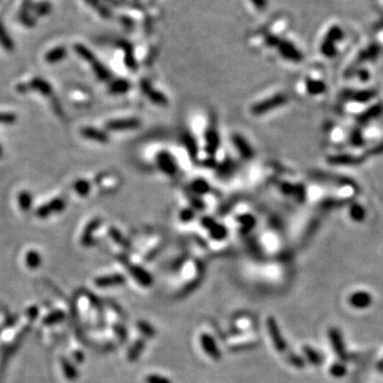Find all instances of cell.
Here are the masks:
<instances>
[{
	"instance_id": "cell-1",
	"label": "cell",
	"mask_w": 383,
	"mask_h": 383,
	"mask_svg": "<svg viewBox=\"0 0 383 383\" xmlns=\"http://www.w3.org/2000/svg\"><path fill=\"white\" fill-rule=\"evenodd\" d=\"M267 329L268 333L271 338V342L274 344L275 348L279 352H284L287 349V345L285 339L283 338L282 334H281L280 329L278 327V323L274 317H268L267 319Z\"/></svg>"
},
{
	"instance_id": "cell-2",
	"label": "cell",
	"mask_w": 383,
	"mask_h": 383,
	"mask_svg": "<svg viewBox=\"0 0 383 383\" xmlns=\"http://www.w3.org/2000/svg\"><path fill=\"white\" fill-rule=\"evenodd\" d=\"M277 48L279 50V54L281 55V57L287 60V61L297 63V62H300L302 60L301 53L296 48L294 44H292L291 42L281 40Z\"/></svg>"
},
{
	"instance_id": "cell-3",
	"label": "cell",
	"mask_w": 383,
	"mask_h": 383,
	"mask_svg": "<svg viewBox=\"0 0 383 383\" xmlns=\"http://www.w3.org/2000/svg\"><path fill=\"white\" fill-rule=\"evenodd\" d=\"M200 344L203 348V350L206 351V353L211 357V359L219 361L221 359V353L218 349V346L216 342L214 340L211 335L203 333L200 336Z\"/></svg>"
},
{
	"instance_id": "cell-4",
	"label": "cell",
	"mask_w": 383,
	"mask_h": 383,
	"mask_svg": "<svg viewBox=\"0 0 383 383\" xmlns=\"http://www.w3.org/2000/svg\"><path fill=\"white\" fill-rule=\"evenodd\" d=\"M329 338L332 347H333L335 353L340 360H346L347 354L345 350V345L343 342V337L340 332L336 328H331L329 330Z\"/></svg>"
},
{
	"instance_id": "cell-5",
	"label": "cell",
	"mask_w": 383,
	"mask_h": 383,
	"mask_svg": "<svg viewBox=\"0 0 383 383\" xmlns=\"http://www.w3.org/2000/svg\"><path fill=\"white\" fill-rule=\"evenodd\" d=\"M30 90L39 91L42 94H44V95H50V94L53 93V89H51L50 84L48 82H46L45 80L41 79V78L33 79L30 83L22 84V85H20L19 88H17V91L21 92V93H25L27 91H30Z\"/></svg>"
},
{
	"instance_id": "cell-6",
	"label": "cell",
	"mask_w": 383,
	"mask_h": 383,
	"mask_svg": "<svg viewBox=\"0 0 383 383\" xmlns=\"http://www.w3.org/2000/svg\"><path fill=\"white\" fill-rule=\"evenodd\" d=\"M64 208H65L64 200L61 198H56L53 201L45 204V206H42L37 211V215L41 218H46L51 214H55V213L63 211Z\"/></svg>"
},
{
	"instance_id": "cell-7",
	"label": "cell",
	"mask_w": 383,
	"mask_h": 383,
	"mask_svg": "<svg viewBox=\"0 0 383 383\" xmlns=\"http://www.w3.org/2000/svg\"><path fill=\"white\" fill-rule=\"evenodd\" d=\"M140 126V122L135 118L121 119V121H112L107 124V128L111 131H125L136 129Z\"/></svg>"
},
{
	"instance_id": "cell-8",
	"label": "cell",
	"mask_w": 383,
	"mask_h": 383,
	"mask_svg": "<svg viewBox=\"0 0 383 383\" xmlns=\"http://www.w3.org/2000/svg\"><path fill=\"white\" fill-rule=\"evenodd\" d=\"M372 301V298L369 293L367 292H355L353 293L350 298H349V302L356 309H366L368 308Z\"/></svg>"
},
{
	"instance_id": "cell-9",
	"label": "cell",
	"mask_w": 383,
	"mask_h": 383,
	"mask_svg": "<svg viewBox=\"0 0 383 383\" xmlns=\"http://www.w3.org/2000/svg\"><path fill=\"white\" fill-rule=\"evenodd\" d=\"M127 267H129V270H130V274L138 280V282H140L142 285H145V286H148L152 283V278L151 276L148 274V272L143 269L142 267L140 266H135V265H129Z\"/></svg>"
},
{
	"instance_id": "cell-10",
	"label": "cell",
	"mask_w": 383,
	"mask_h": 383,
	"mask_svg": "<svg viewBox=\"0 0 383 383\" xmlns=\"http://www.w3.org/2000/svg\"><path fill=\"white\" fill-rule=\"evenodd\" d=\"M81 134L85 139L100 142V143H106L109 140L108 135L105 132L99 131L97 129H94V128H90V127L83 128V129L81 130Z\"/></svg>"
},
{
	"instance_id": "cell-11",
	"label": "cell",
	"mask_w": 383,
	"mask_h": 383,
	"mask_svg": "<svg viewBox=\"0 0 383 383\" xmlns=\"http://www.w3.org/2000/svg\"><path fill=\"white\" fill-rule=\"evenodd\" d=\"M66 55H67L66 49L62 46H60V47H56L54 49H51L50 51H48L45 56V60H46V62L54 64V63H58L60 61H62V60L66 57Z\"/></svg>"
},
{
	"instance_id": "cell-12",
	"label": "cell",
	"mask_w": 383,
	"mask_h": 383,
	"mask_svg": "<svg viewBox=\"0 0 383 383\" xmlns=\"http://www.w3.org/2000/svg\"><path fill=\"white\" fill-rule=\"evenodd\" d=\"M99 224H100L99 219H93L92 221H90V224L87 226V228H85L83 235H82V244L83 245L89 246L93 243L94 233H95Z\"/></svg>"
},
{
	"instance_id": "cell-13",
	"label": "cell",
	"mask_w": 383,
	"mask_h": 383,
	"mask_svg": "<svg viewBox=\"0 0 383 383\" xmlns=\"http://www.w3.org/2000/svg\"><path fill=\"white\" fill-rule=\"evenodd\" d=\"M125 283V278L122 275H112L101 277L96 280V284L98 286H111Z\"/></svg>"
},
{
	"instance_id": "cell-14",
	"label": "cell",
	"mask_w": 383,
	"mask_h": 383,
	"mask_svg": "<svg viewBox=\"0 0 383 383\" xmlns=\"http://www.w3.org/2000/svg\"><path fill=\"white\" fill-rule=\"evenodd\" d=\"M90 64L92 65L93 71H94V73L96 74V76L98 77V79H100L102 81H108L111 78L110 72L107 70V68L104 65H102L98 61L97 59H94Z\"/></svg>"
},
{
	"instance_id": "cell-15",
	"label": "cell",
	"mask_w": 383,
	"mask_h": 383,
	"mask_svg": "<svg viewBox=\"0 0 383 383\" xmlns=\"http://www.w3.org/2000/svg\"><path fill=\"white\" fill-rule=\"evenodd\" d=\"M145 345H146V343H145V340L143 338H140V339L136 340V342L130 348L129 353H128V359H129V361H135V360L139 359L140 354L144 350Z\"/></svg>"
},
{
	"instance_id": "cell-16",
	"label": "cell",
	"mask_w": 383,
	"mask_h": 383,
	"mask_svg": "<svg viewBox=\"0 0 383 383\" xmlns=\"http://www.w3.org/2000/svg\"><path fill=\"white\" fill-rule=\"evenodd\" d=\"M0 44L8 51H12L14 49V43L6 31L2 22H0Z\"/></svg>"
},
{
	"instance_id": "cell-17",
	"label": "cell",
	"mask_w": 383,
	"mask_h": 383,
	"mask_svg": "<svg viewBox=\"0 0 383 383\" xmlns=\"http://www.w3.org/2000/svg\"><path fill=\"white\" fill-rule=\"evenodd\" d=\"M303 352H304L305 356L308 357V360L312 364H314V365H320L322 363V356L320 355L319 352H317L312 347L304 346L303 347Z\"/></svg>"
},
{
	"instance_id": "cell-18",
	"label": "cell",
	"mask_w": 383,
	"mask_h": 383,
	"mask_svg": "<svg viewBox=\"0 0 383 383\" xmlns=\"http://www.w3.org/2000/svg\"><path fill=\"white\" fill-rule=\"evenodd\" d=\"M130 89V84L129 82H127L126 80L119 79L114 81L110 87V93L115 94V95H118V94H124L128 90Z\"/></svg>"
},
{
	"instance_id": "cell-19",
	"label": "cell",
	"mask_w": 383,
	"mask_h": 383,
	"mask_svg": "<svg viewBox=\"0 0 383 383\" xmlns=\"http://www.w3.org/2000/svg\"><path fill=\"white\" fill-rule=\"evenodd\" d=\"M84 2H87L88 5H90L91 7H93L94 9H95V10L102 17H105V19H110V16L112 15V14H111V11L109 10V9L100 3V0H84Z\"/></svg>"
},
{
	"instance_id": "cell-20",
	"label": "cell",
	"mask_w": 383,
	"mask_h": 383,
	"mask_svg": "<svg viewBox=\"0 0 383 383\" xmlns=\"http://www.w3.org/2000/svg\"><path fill=\"white\" fill-rule=\"evenodd\" d=\"M51 5L48 2H42L32 6V10L36 16H45L51 12Z\"/></svg>"
},
{
	"instance_id": "cell-21",
	"label": "cell",
	"mask_w": 383,
	"mask_h": 383,
	"mask_svg": "<svg viewBox=\"0 0 383 383\" xmlns=\"http://www.w3.org/2000/svg\"><path fill=\"white\" fill-rule=\"evenodd\" d=\"M74 49L77 54H78L83 60H85V61L89 62V63H91L94 59H96V57L92 54V51L89 48H87L81 44L75 45Z\"/></svg>"
},
{
	"instance_id": "cell-22",
	"label": "cell",
	"mask_w": 383,
	"mask_h": 383,
	"mask_svg": "<svg viewBox=\"0 0 383 383\" xmlns=\"http://www.w3.org/2000/svg\"><path fill=\"white\" fill-rule=\"evenodd\" d=\"M74 190L77 194H79L82 197H85L91 191V184L87 180H77L74 183Z\"/></svg>"
},
{
	"instance_id": "cell-23",
	"label": "cell",
	"mask_w": 383,
	"mask_h": 383,
	"mask_svg": "<svg viewBox=\"0 0 383 383\" xmlns=\"http://www.w3.org/2000/svg\"><path fill=\"white\" fill-rule=\"evenodd\" d=\"M320 50H321V53L327 57H333L335 55V51H336V49L334 47V43L327 40V39L323 40V42L321 43Z\"/></svg>"
},
{
	"instance_id": "cell-24",
	"label": "cell",
	"mask_w": 383,
	"mask_h": 383,
	"mask_svg": "<svg viewBox=\"0 0 383 383\" xmlns=\"http://www.w3.org/2000/svg\"><path fill=\"white\" fill-rule=\"evenodd\" d=\"M19 202L22 210L28 211L31 208V202H32L31 195L28 192H22L19 195Z\"/></svg>"
},
{
	"instance_id": "cell-25",
	"label": "cell",
	"mask_w": 383,
	"mask_h": 383,
	"mask_svg": "<svg viewBox=\"0 0 383 383\" xmlns=\"http://www.w3.org/2000/svg\"><path fill=\"white\" fill-rule=\"evenodd\" d=\"M326 39L331 41V42H333V43H335V42H337L339 40H342L343 39V31H342V29L338 28L337 26H334V27L330 28V30L328 31L327 36H326Z\"/></svg>"
},
{
	"instance_id": "cell-26",
	"label": "cell",
	"mask_w": 383,
	"mask_h": 383,
	"mask_svg": "<svg viewBox=\"0 0 383 383\" xmlns=\"http://www.w3.org/2000/svg\"><path fill=\"white\" fill-rule=\"evenodd\" d=\"M26 261H27V265L31 268H37L40 265V255L37 251H29L26 257Z\"/></svg>"
},
{
	"instance_id": "cell-27",
	"label": "cell",
	"mask_w": 383,
	"mask_h": 383,
	"mask_svg": "<svg viewBox=\"0 0 383 383\" xmlns=\"http://www.w3.org/2000/svg\"><path fill=\"white\" fill-rule=\"evenodd\" d=\"M139 329L141 330L142 333L147 337H153L156 335V330L151 325H149L146 321H140L139 322Z\"/></svg>"
},
{
	"instance_id": "cell-28",
	"label": "cell",
	"mask_w": 383,
	"mask_h": 383,
	"mask_svg": "<svg viewBox=\"0 0 383 383\" xmlns=\"http://www.w3.org/2000/svg\"><path fill=\"white\" fill-rule=\"evenodd\" d=\"M330 373L336 378L343 377L346 373V367L342 363H335L330 367Z\"/></svg>"
},
{
	"instance_id": "cell-29",
	"label": "cell",
	"mask_w": 383,
	"mask_h": 383,
	"mask_svg": "<svg viewBox=\"0 0 383 383\" xmlns=\"http://www.w3.org/2000/svg\"><path fill=\"white\" fill-rule=\"evenodd\" d=\"M19 20L20 22L25 25L26 27H34L36 26V19L32 17L30 14H24V15H19Z\"/></svg>"
},
{
	"instance_id": "cell-30",
	"label": "cell",
	"mask_w": 383,
	"mask_h": 383,
	"mask_svg": "<svg viewBox=\"0 0 383 383\" xmlns=\"http://www.w3.org/2000/svg\"><path fill=\"white\" fill-rule=\"evenodd\" d=\"M287 357H288L289 363H291L293 366H295V367L302 368L304 366V361L301 359L300 356L296 355L295 353H289Z\"/></svg>"
},
{
	"instance_id": "cell-31",
	"label": "cell",
	"mask_w": 383,
	"mask_h": 383,
	"mask_svg": "<svg viewBox=\"0 0 383 383\" xmlns=\"http://www.w3.org/2000/svg\"><path fill=\"white\" fill-rule=\"evenodd\" d=\"M147 383H173L168 378L159 376V374H149L146 378Z\"/></svg>"
},
{
	"instance_id": "cell-32",
	"label": "cell",
	"mask_w": 383,
	"mask_h": 383,
	"mask_svg": "<svg viewBox=\"0 0 383 383\" xmlns=\"http://www.w3.org/2000/svg\"><path fill=\"white\" fill-rule=\"evenodd\" d=\"M16 116L12 113H0V124H14Z\"/></svg>"
},
{
	"instance_id": "cell-33",
	"label": "cell",
	"mask_w": 383,
	"mask_h": 383,
	"mask_svg": "<svg viewBox=\"0 0 383 383\" xmlns=\"http://www.w3.org/2000/svg\"><path fill=\"white\" fill-rule=\"evenodd\" d=\"M32 2L31 0H24V3L22 5V8L20 10L19 15H24V14H29V12L32 10Z\"/></svg>"
},
{
	"instance_id": "cell-34",
	"label": "cell",
	"mask_w": 383,
	"mask_h": 383,
	"mask_svg": "<svg viewBox=\"0 0 383 383\" xmlns=\"http://www.w3.org/2000/svg\"><path fill=\"white\" fill-rule=\"evenodd\" d=\"M280 41L281 40L275 36H269L266 38V45H268L269 47H277Z\"/></svg>"
},
{
	"instance_id": "cell-35",
	"label": "cell",
	"mask_w": 383,
	"mask_h": 383,
	"mask_svg": "<svg viewBox=\"0 0 383 383\" xmlns=\"http://www.w3.org/2000/svg\"><path fill=\"white\" fill-rule=\"evenodd\" d=\"M251 4L258 9V10H265L266 0H250Z\"/></svg>"
},
{
	"instance_id": "cell-36",
	"label": "cell",
	"mask_w": 383,
	"mask_h": 383,
	"mask_svg": "<svg viewBox=\"0 0 383 383\" xmlns=\"http://www.w3.org/2000/svg\"><path fill=\"white\" fill-rule=\"evenodd\" d=\"M2 157H3V149H2V147H0V158Z\"/></svg>"
},
{
	"instance_id": "cell-37",
	"label": "cell",
	"mask_w": 383,
	"mask_h": 383,
	"mask_svg": "<svg viewBox=\"0 0 383 383\" xmlns=\"http://www.w3.org/2000/svg\"><path fill=\"white\" fill-rule=\"evenodd\" d=\"M382 364H383V361H382Z\"/></svg>"
}]
</instances>
